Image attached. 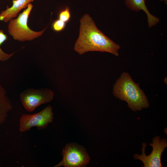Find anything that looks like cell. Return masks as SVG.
<instances>
[{
	"label": "cell",
	"instance_id": "6da1fadb",
	"mask_svg": "<svg viewBox=\"0 0 167 167\" xmlns=\"http://www.w3.org/2000/svg\"><path fill=\"white\" fill-rule=\"evenodd\" d=\"M80 23L79 35L74 48L79 54L90 51H100L118 56L120 45L99 30L88 14L83 15Z\"/></svg>",
	"mask_w": 167,
	"mask_h": 167
},
{
	"label": "cell",
	"instance_id": "7a4b0ae2",
	"mask_svg": "<svg viewBox=\"0 0 167 167\" xmlns=\"http://www.w3.org/2000/svg\"><path fill=\"white\" fill-rule=\"evenodd\" d=\"M113 93L119 99L125 101L128 106L134 111H140L149 106L147 98L127 72H123L114 84Z\"/></svg>",
	"mask_w": 167,
	"mask_h": 167
},
{
	"label": "cell",
	"instance_id": "3957f363",
	"mask_svg": "<svg viewBox=\"0 0 167 167\" xmlns=\"http://www.w3.org/2000/svg\"><path fill=\"white\" fill-rule=\"evenodd\" d=\"M33 7L32 4H29L16 18L9 21L8 32L14 40L21 42L32 41L42 36L46 29L47 28L40 31H35L28 26V18Z\"/></svg>",
	"mask_w": 167,
	"mask_h": 167
},
{
	"label": "cell",
	"instance_id": "277c9868",
	"mask_svg": "<svg viewBox=\"0 0 167 167\" xmlns=\"http://www.w3.org/2000/svg\"><path fill=\"white\" fill-rule=\"evenodd\" d=\"M62 154V160L54 167H84L89 164L90 159L84 147L75 143L67 144Z\"/></svg>",
	"mask_w": 167,
	"mask_h": 167
},
{
	"label": "cell",
	"instance_id": "5b68a950",
	"mask_svg": "<svg viewBox=\"0 0 167 167\" xmlns=\"http://www.w3.org/2000/svg\"><path fill=\"white\" fill-rule=\"evenodd\" d=\"M54 96L53 92L48 88H31L22 92L20 98L25 109L32 112L40 105L51 102Z\"/></svg>",
	"mask_w": 167,
	"mask_h": 167
},
{
	"label": "cell",
	"instance_id": "8992f818",
	"mask_svg": "<svg viewBox=\"0 0 167 167\" xmlns=\"http://www.w3.org/2000/svg\"><path fill=\"white\" fill-rule=\"evenodd\" d=\"M52 107L49 105L40 112L33 114H24L19 119V130L24 132L33 127L39 130L45 129L54 118Z\"/></svg>",
	"mask_w": 167,
	"mask_h": 167
},
{
	"label": "cell",
	"instance_id": "52a82bcc",
	"mask_svg": "<svg viewBox=\"0 0 167 167\" xmlns=\"http://www.w3.org/2000/svg\"><path fill=\"white\" fill-rule=\"evenodd\" d=\"M149 145L152 148V152L147 156L145 153V149L147 146L146 143H143L141 155L135 154L134 155L135 159L141 161L144 167H162L164 166L161 163V156L163 152L167 147V139L165 138L161 139L159 136H155L149 143Z\"/></svg>",
	"mask_w": 167,
	"mask_h": 167
},
{
	"label": "cell",
	"instance_id": "ba28073f",
	"mask_svg": "<svg viewBox=\"0 0 167 167\" xmlns=\"http://www.w3.org/2000/svg\"><path fill=\"white\" fill-rule=\"evenodd\" d=\"M34 0H13L12 5L11 7L2 11L0 13V21L5 22H9L15 18L22 9L26 8L28 5Z\"/></svg>",
	"mask_w": 167,
	"mask_h": 167
},
{
	"label": "cell",
	"instance_id": "9c48e42d",
	"mask_svg": "<svg viewBox=\"0 0 167 167\" xmlns=\"http://www.w3.org/2000/svg\"><path fill=\"white\" fill-rule=\"evenodd\" d=\"M126 6L131 10L136 12L143 11L147 16L148 27L151 28L155 26L159 22V19L157 17L151 14L145 4L144 0H125Z\"/></svg>",
	"mask_w": 167,
	"mask_h": 167
},
{
	"label": "cell",
	"instance_id": "30bf717a",
	"mask_svg": "<svg viewBox=\"0 0 167 167\" xmlns=\"http://www.w3.org/2000/svg\"><path fill=\"white\" fill-rule=\"evenodd\" d=\"M12 109V105L6 96V91L0 83V126L5 121Z\"/></svg>",
	"mask_w": 167,
	"mask_h": 167
},
{
	"label": "cell",
	"instance_id": "8fae6325",
	"mask_svg": "<svg viewBox=\"0 0 167 167\" xmlns=\"http://www.w3.org/2000/svg\"><path fill=\"white\" fill-rule=\"evenodd\" d=\"M7 39V36L2 30H0V61L4 62L9 59L14 55L15 53L7 54L3 51L1 48V45Z\"/></svg>",
	"mask_w": 167,
	"mask_h": 167
},
{
	"label": "cell",
	"instance_id": "7c38bea8",
	"mask_svg": "<svg viewBox=\"0 0 167 167\" xmlns=\"http://www.w3.org/2000/svg\"><path fill=\"white\" fill-rule=\"evenodd\" d=\"M71 17L69 7L66 6L61 10L58 14V19L66 23L70 20Z\"/></svg>",
	"mask_w": 167,
	"mask_h": 167
},
{
	"label": "cell",
	"instance_id": "4fadbf2b",
	"mask_svg": "<svg viewBox=\"0 0 167 167\" xmlns=\"http://www.w3.org/2000/svg\"><path fill=\"white\" fill-rule=\"evenodd\" d=\"M66 23L59 19L55 20L52 24L53 30L56 32H59L63 30L66 26Z\"/></svg>",
	"mask_w": 167,
	"mask_h": 167
},
{
	"label": "cell",
	"instance_id": "5bb4252c",
	"mask_svg": "<svg viewBox=\"0 0 167 167\" xmlns=\"http://www.w3.org/2000/svg\"><path fill=\"white\" fill-rule=\"evenodd\" d=\"M161 1H164L165 4H167V0H160Z\"/></svg>",
	"mask_w": 167,
	"mask_h": 167
}]
</instances>
